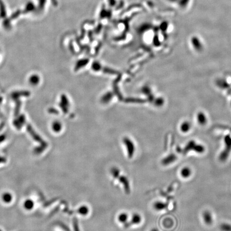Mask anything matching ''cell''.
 Listing matches in <instances>:
<instances>
[{
    "label": "cell",
    "instance_id": "6da1fadb",
    "mask_svg": "<svg viewBox=\"0 0 231 231\" xmlns=\"http://www.w3.org/2000/svg\"><path fill=\"white\" fill-rule=\"evenodd\" d=\"M41 81V77L38 73H32L28 77V83L32 87H37Z\"/></svg>",
    "mask_w": 231,
    "mask_h": 231
},
{
    "label": "cell",
    "instance_id": "7a4b0ae2",
    "mask_svg": "<svg viewBox=\"0 0 231 231\" xmlns=\"http://www.w3.org/2000/svg\"><path fill=\"white\" fill-rule=\"evenodd\" d=\"M142 217L140 213H133L130 218L128 224L130 225H138L140 224L142 222Z\"/></svg>",
    "mask_w": 231,
    "mask_h": 231
},
{
    "label": "cell",
    "instance_id": "3957f363",
    "mask_svg": "<svg viewBox=\"0 0 231 231\" xmlns=\"http://www.w3.org/2000/svg\"><path fill=\"white\" fill-rule=\"evenodd\" d=\"M130 216L128 215V213L126 212H122L119 213L117 217V220L119 223L122 224H127L129 222L130 220Z\"/></svg>",
    "mask_w": 231,
    "mask_h": 231
},
{
    "label": "cell",
    "instance_id": "277c9868",
    "mask_svg": "<svg viewBox=\"0 0 231 231\" xmlns=\"http://www.w3.org/2000/svg\"><path fill=\"white\" fill-rule=\"evenodd\" d=\"M126 141V147L127 152V155L128 157L130 158H132L134 155H135V145L133 143H132V142H131V141L129 140H125Z\"/></svg>",
    "mask_w": 231,
    "mask_h": 231
},
{
    "label": "cell",
    "instance_id": "5b68a950",
    "mask_svg": "<svg viewBox=\"0 0 231 231\" xmlns=\"http://www.w3.org/2000/svg\"><path fill=\"white\" fill-rule=\"evenodd\" d=\"M77 212L81 216L86 217L87 215H88L89 213H90V209L88 205H86V204H82L78 208Z\"/></svg>",
    "mask_w": 231,
    "mask_h": 231
},
{
    "label": "cell",
    "instance_id": "8992f818",
    "mask_svg": "<svg viewBox=\"0 0 231 231\" xmlns=\"http://www.w3.org/2000/svg\"><path fill=\"white\" fill-rule=\"evenodd\" d=\"M167 204L163 202L157 201L155 202L152 204V207L155 211L157 212H160L163 210L166 209Z\"/></svg>",
    "mask_w": 231,
    "mask_h": 231
},
{
    "label": "cell",
    "instance_id": "52a82bcc",
    "mask_svg": "<svg viewBox=\"0 0 231 231\" xmlns=\"http://www.w3.org/2000/svg\"><path fill=\"white\" fill-rule=\"evenodd\" d=\"M203 220L205 223V224L207 225H210L212 224L213 219L212 217V214L208 211H205L203 213Z\"/></svg>",
    "mask_w": 231,
    "mask_h": 231
},
{
    "label": "cell",
    "instance_id": "ba28073f",
    "mask_svg": "<svg viewBox=\"0 0 231 231\" xmlns=\"http://www.w3.org/2000/svg\"><path fill=\"white\" fill-rule=\"evenodd\" d=\"M62 128L61 122L58 121H53L51 124V129L54 132L58 133L61 132Z\"/></svg>",
    "mask_w": 231,
    "mask_h": 231
},
{
    "label": "cell",
    "instance_id": "9c48e42d",
    "mask_svg": "<svg viewBox=\"0 0 231 231\" xmlns=\"http://www.w3.org/2000/svg\"><path fill=\"white\" fill-rule=\"evenodd\" d=\"M176 160V156L173 154H171L165 158L163 159V160H162V164L164 165H168L174 162Z\"/></svg>",
    "mask_w": 231,
    "mask_h": 231
},
{
    "label": "cell",
    "instance_id": "30bf717a",
    "mask_svg": "<svg viewBox=\"0 0 231 231\" xmlns=\"http://www.w3.org/2000/svg\"><path fill=\"white\" fill-rule=\"evenodd\" d=\"M192 174V170L188 167H184L180 171V175L182 178H188Z\"/></svg>",
    "mask_w": 231,
    "mask_h": 231
},
{
    "label": "cell",
    "instance_id": "8fae6325",
    "mask_svg": "<svg viewBox=\"0 0 231 231\" xmlns=\"http://www.w3.org/2000/svg\"><path fill=\"white\" fill-rule=\"evenodd\" d=\"M190 125L189 122H184L183 124H182V126H181V130L182 132L184 133L187 132L188 131L190 130Z\"/></svg>",
    "mask_w": 231,
    "mask_h": 231
},
{
    "label": "cell",
    "instance_id": "7c38bea8",
    "mask_svg": "<svg viewBox=\"0 0 231 231\" xmlns=\"http://www.w3.org/2000/svg\"><path fill=\"white\" fill-rule=\"evenodd\" d=\"M198 118L199 122V124H201L200 125H204V124L206 123V121H207L206 117L203 113H200L198 115Z\"/></svg>",
    "mask_w": 231,
    "mask_h": 231
},
{
    "label": "cell",
    "instance_id": "4fadbf2b",
    "mask_svg": "<svg viewBox=\"0 0 231 231\" xmlns=\"http://www.w3.org/2000/svg\"><path fill=\"white\" fill-rule=\"evenodd\" d=\"M221 231H231V225L229 224L223 223L220 226Z\"/></svg>",
    "mask_w": 231,
    "mask_h": 231
},
{
    "label": "cell",
    "instance_id": "5bb4252c",
    "mask_svg": "<svg viewBox=\"0 0 231 231\" xmlns=\"http://www.w3.org/2000/svg\"><path fill=\"white\" fill-rule=\"evenodd\" d=\"M193 149L196 152L199 153H202L204 152V148L201 145H195Z\"/></svg>",
    "mask_w": 231,
    "mask_h": 231
}]
</instances>
